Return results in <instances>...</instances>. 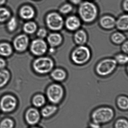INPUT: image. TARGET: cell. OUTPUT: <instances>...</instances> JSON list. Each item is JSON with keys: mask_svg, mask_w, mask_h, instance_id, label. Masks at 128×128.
Returning a JSON list of instances; mask_svg holds the SVG:
<instances>
[{"mask_svg": "<svg viewBox=\"0 0 128 128\" xmlns=\"http://www.w3.org/2000/svg\"><path fill=\"white\" fill-rule=\"evenodd\" d=\"M115 115V111L112 108L109 106H101L92 111L90 119L91 121L102 126L111 122Z\"/></svg>", "mask_w": 128, "mask_h": 128, "instance_id": "1", "label": "cell"}, {"mask_svg": "<svg viewBox=\"0 0 128 128\" xmlns=\"http://www.w3.org/2000/svg\"><path fill=\"white\" fill-rule=\"evenodd\" d=\"M79 4L78 14L80 20L87 23L94 21L98 15L97 6L89 1L82 2Z\"/></svg>", "mask_w": 128, "mask_h": 128, "instance_id": "2", "label": "cell"}, {"mask_svg": "<svg viewBox=\"0 0 128 128\" xmlns=\"http://www.w3.org/2000/svg\"><path fill=\"white\" fill-rule=\"evenodd\" d=\"M91 52L89 48L85 45L78 46L71 52V58L74 64L79 65L87 63L91 58Z\"/></svg>", "mask_w": 128, "mask_h": 128, "instance_id": "3", "label": "cell"}, {"mask_svg": "<svg viewBox=\"0 0 128 128\" xmlns=\"http://www.w3.org/2000/svg\"><path fill=\"white\" fill-rule=\"evenodd\" d=\"M46 95L51 104L58 106L62 102L64 98V90L60 84H53L47 88Z\"/></svg>", "mask_w": 128, "mask_h": 128, "instance_id": "4", "label": "cell"}, {"mask_svg": "<svg viewBox=\"0 0 128 128\" xmlns=\"http://www.w3.org/2000/svg\"><path fill=\"white\" fill-rule=\"evenodd\" d=\"M117 62L113 58H106L102 60L97 65L96 73L99 76H105L111 74L116 68Z\"/></svg>", "mask_w": 128, "mask_h": 128, "instance_id": "5", "label": "cell"}, {"mask_svg": "<svg viewBox=\"0 0 128 128\" xmlns=\"http://www.w3.org/2000/svg\"><path fill=\"white\" fill-rule=\"evenodd\" d=\"M46 22L49 29L53 31H58L64 26V20L61 15L55 12L49 13L46 16Z\"/></svg>", "mask_w": 128, "mask_h": 128, "instance_id": "6", "label": "cell"}, {"mask_svg": "<svg viewBox=\"0 0 128 128\" xmlns=\"http://www.w3.org/2000/svg\"><path fill=\"white\" fill-rule=\"evenodd\" d=\"M54 66L53 60L49 57H41L35 60L33 64L35 70L41 74L51 72Z\"/></svg>", "mask_w": 128, "mask_h": 128, "instance_id": "7", "label": "cell"}, {"mask_svg": "<svg viewBox=\"0 0 128 128\" xmlns=\"http://www.w3.org/2000/svg\"><path fill=\"white\" fill-rule=\"evenodd\" d=\"M31 50L36 56L43 55L47 52V45L42 39H36L32 41L31 46Z\"/></svg>", "mask_w": 128, "mask_h": 128, "instance_id": "8", "label": "cell"}, {"mask_svg": "<svg viewBox=\"0 0 128 128\" xmlns=\"http://www.w3.org/2000/svg\"><path fill=\"white\" fill-rule=\"evenodd\" d=\"M17 101L16 98L12 96L6 95L4 96L0 102L1 109L4 112L12 111L16 108Z\"/></svg>", "mask_w": 128, "mask_h": 128, "instance_id": "9", "label": "cell"}, {"mask_svg": "<svg viewBox=\"0 0 128 128\" xmlns=\"http://www.w3.org/2000/svg\"><path fill=\"white\" fill-rule=\"evenodd\" d=\"M64 25L68 30L76 31L79 29L81 26V20L75 15L69 16L64 21Z\"/></svg>", "mask_w": 128, "mask_h": 128, "instance_id": "10", "label": "cell"}, {"mask_svg": "<svg viewBox=\"0 0 128 128\" xmlns=\"http://www.w3.org/2000/svg\"><path fill=\"white\" fill-rule=\"evenodd\" d=\"M15 49L19 52H23L27 49L29 44V38L25 34H21L16 38L14 41Z\"/></svg>", "mask_w": 128, "mask_h": 128, "instance_id": "11", "label": "cell"}, {"mask_svg": "<svg viewBox=\"0 0 128 128\" xmlns=\"http://www.w3.org/2000/svg\"><path fill=\"white\" fill-rule=\"evenodd\" d=\"M116 20L109 15H105L100 18L99 21L101 28L106 30L112 29L115 27Z\"/></svg>", "mask_w": 128, "mask_h": 128, "instance_id": "12", "label": "cell"}, {"mask_svg": "<svg viewBox=\"0 0 128 128\" xmlns=\"http://www.w3.org/2000/svg\"><path fill=\"white\" fill-rule=\"evenodd\" d=\"M47 40L50 47L55 48L62 44L63 41V38L59 33L54 32L51 33L48 35Z\"/></svg>", "mask_w": 128, "mask_h": 128, "instance_id": "13", "label": "cell"}, {"mask_svg": "<svg viewBox=\"0 0 128 128\" xmlns=\"http://www.w3.org/2000/svg\"><path fill=\"white\" fill-rule=\"evenodd\" d=\"M40 115L38 110L34 108H31L26 114V119L27 122L31 125L37 124L40 119Z\"/></svg>", "mask_w": 128, "mask_h": 128, "instance_id": "14", "label": "cell"}, {"mask_svg": "<svg viewBox=\"0 0 128 128\" xmlns=\"http://www.w3.org/2000/svg\"><path fill=\"white\" fill-rule=\"evenodd\" d=\"M74 40L78 46L85 45L88 40L87 33L84 30L78 29L74 35Z\"/></svg>", "mask_w": 128, "mask_h": 128, "instance_id": "15", "label": "cell"}, {"mask_svg": "<svg viewBox=\"0 0 128 128\" xmlns=\"http://www.w3.org/2000/svg\"><path fill=\"white\" fill-rule=\"evenodd\" d=\"M19 15L24 19L30 20L34 16L35 11L31 6L25 5L22 6L20 10Z\"/></svg>", "mask_w": 128, "mask_h": 128, "instance_id": "16", "label": "cell"}, {"mask_svg": "<svg viewBox=\"0 0 128 128\" xmlns=\"http://www.w3.org/2000/svg\"><path fill=\"white\" fill-rule=\"evenodd\" d=\"M58 110V107L57 105L52 104H49L45 106L42 109L41 115L44 118H50L56 114Z\"/></svg>", "mask_w": 128, "mask_h": 128, "instance_id": "17", "label": "cell"}, {"mask_svg": "<svg viewBox=\"0 0 128 128\" xmlns=\"http://www.w3.org/2000/svg\"><path fill=\"white\" fill-rule=\"evenodd\" d=\"M50 74L51 77L57 82H62L67 78V74L62 68H56L53 69Z\"/></svg>", "mask_w": 128, "mask_h": 128, "instance_id": "18", "label": "cell"}, {"mask_svg": "<svg viewBox=\"0 0 128 128\" xmlns=\"http://www.w3.org/2000/svg\"><path fill=\"white\" fill-rule=\"evenodd\" d=\"M115 27L119 30L126 31L128 29V16L123 14L120 16L116 21Z\"/></svg>", "mask_w": 128, "mask_h": 128, "instance_id": "19", "label": "cell"}, {"mask_svg": "<svg viewBox=\"0 0 128 128\" xmlns=\"http://www.w3.org/2000/svg\"><path fill=\"white\" fill-rule=\"evenodd\" d=\"M117 108L122 111H127L128 109V98L125 96H121L116 100Z\"/></svg>", "mask_w": 128, "mask_h": 128, "instance_id": "20", "label": "cell"}, {"mask_svg": "<svg viewBox=\"0 0 128 128\" xmlns=\"http://www.w3.org/2000/svg\"><path fill=\"white\" fill-rule=\"evenodd\" d=\"M111 40L113 43L117 45H119L122 44L126 40V38L124 34L121 32H117L112 34Z\"/></svg>", "mask_w": 128, "mask_h": 128, "instance_id": "21", "label": "cell"}, {"mask_svg": "<svg viewBox=\"0 0 128 128\" xmlns=\"http://www.w3.org/2000/svg\"><path fill=\"white\" fill-rule=\"evenodd\" d=\"M12 52V48L10 44L7 43H0V55L7 57L11 55Z\"/></svg>", "mask_w": 128, "mask_h": 128, "instance_id": "22", "label": "cell"}, {"mask_svg": "<svg viewBox=\"0 0 128 128\" xmlns=\"http://www.w3.org/2000/svg\"><path fill=\"white\" fill-rule=\"evenodd\" d=\"M37 26V24L33 22H29L25 23L23 26L24 31L28 34H32L35 32Z\"/></svg>", "mask_w": 128, "mask_h": 128, "instance_id": "23", "label": "cell"}, {"mask_svg": "<svg viewBox=\"0 0 128 128\" xmlns=\"http://www.w3.org/2000/svg\"><path fill=\"white\" fill-rule=\"evenodd\" d=\"M10 76V73L7 70L0 71V88L3 87L7 83Z\"/></svg>", "mask_w": 128, "mask_h": 128, "instance_id": "24", "label": "cell"}, {"mask_svg": "<svg viewBox=\"0 0 128 128\" xmlns=\"http://www.w3.org/2000/svg\"><path fill=\"white\" fill-rule=\"evenodd\" d=\"M46 102V99L45 97L42 95H37L33 98V104L37 107L43 106L45 104Z\"/></svg>", "mask_w": 128, "mask_h": 128, "instance_id": "25", "label": "cell"}, {"mask_svg": "<svg viewBox=\"0 0 128 128\" xmlns=\"http://www.w3.org/2000/svg\"><path fill=\"white\" fill-rule=\"evenodd\" d=\"M113 128H128L127 119L123 117L117 119L113 124Z\"/></svg>", "mask_w": 128, "mask_h": 128, "instance_id": "26", "label": "cell"}, {"mask_svg": "<svg viewBox=\"0 0 128 128\" xmlns=\"http://www.w3.org/2000/svg\"><path fill=\"white\" fill-rule=\"evenodd\" d=\"M73 9V8L71 4L66 3L60 7L59 9V12L63 15H67L71 12Z\"/></svg>", "mask_w": 128, "mask_h": 128, "instance_id": "27", "label": "cell"}, {"mask_svg": "<svg viewBox=\"0 0 128 128\" xmlns=\"http://www.w3.org/2000/svg\"><path fill=\"white\" fill-rule=\"evenodd\" d=\"M11 16V13L7 8L0 7V22L7 20Z\"/></svg>", "mask_w": 128, "mask_h": 128, "instance_id": "28", "label": "cell"}, {"mask_svg": "<svg viewBox=\"0 0 128 128\" xmlns=\"http://www.w3.org/2000/svg\"><path fill=\"white\" fill-rule=\"evenodd\" d=\"M114 59L115 60L117 64L121 65H124L128 63V57L126 54H119L116 55Z\"/></svg>", "mask_w": 128, "mask_h": 128, "instance_id": "29", "label": "cell"}, {"mask_svg": "<svg viewBox=\"0 0 128 128\" xmlns=\"http://www.w3.org/2000/svg\"><path fill=\"white\" fill-rule=\"evenodd\" d=\"M17 20L15 17H13L9 20L7 23V28L10 31H13L17 27Z\"/></svg>", "mask_w": 128, "mask_h": 128, "instance_id": "30", "label": "cell"}, {"mask_svg": "<svg viewBox=\"0 0 128 128\" xmlns=\"http://www.w3.org/2000/svg\"><path fill=\"white\" fill-rule=\"evenodd\" d=\"M14 122L10 119H5L3 120L0 125L1 128H13Z\"/></svg>", "mask_w": 128, "mask_h": 128, "instance_id": "31", "label": "cell"}, {"mask_svg": "<svg viewBox=\"0 0 128 128\" xmlns=\"http://www.w3.org/2000/svg\"><path fill=\"white\" fill-rule=\"evenodd\" d=\"M47 34V32L45 28H40L37 33V35L40 39H43L46 37Z\"/></svg>", "mask_w": 128, "mask_h": 128, "instance_id": "32", "label": "cell"}, {"mask_svg": "<svg viewBox=\"0 0 128 128\" xmlns=\"http://www.w3.org/2000/svg\"><path fill=\"white\" fill-rule=\"evenodd\" d=\"M121 50L123 53L127 54L128 52V42L126 40L122 44Z\"/></svg>", "mask_w": 128, "mask_h": 128, "instance_id": "33", "label": "cell"}, {"mask_svg": "<svg viewBox=\"0 0 128 128\" xmlns=\"http://www.w3.org/2000/svg\"><path fill=\"white\" fill-rule=\"evenodd\" d=\"M102 126L90 120L88 124V128H101Z\"/></svg>", "mask_w": 128, "mask_h": 128, "instance_id": "34", "label": "cell"}, {"mask_svg": "<svg viewBox=\"0 0 128 128\" xmlns=\"http://www.w3.org/2000/svg\"><path fill=\"white\" fill-rule=\"evenodd\" d=\"M122 8L125 12L128 10V0H124L122 3Z\"/></svg>", "mask_w": 128, "mask_h": 128, "instance_id": "35", "label": "cell"}, {"mask_svg": "<svg viewBox=\"0 0 128 128\" xmlns=\"http://www.w3.org/2000/svg\"><path fill=\"white\" fill-rule=\"evenodd\" d=\"M6 62L3 58H0V69H2L5 68L6 66Z\"/></svg>", "mask_w": 128, "mask_h": 128, "instance_id": "36", "label": "cell"}, {"mask_svg": "<svg viewBox=\"0 0 128 128\" xmlns=\"http://www.w3.org/2000/svg\"><path fill=\"white\" fill-rule=\"evenodd\" d=\"M70 2L75 5L79 4L82 2V0H69Z\"/></svg>", "mask_w": 128, "mask_h": 128, "instance_id": "37", "label": "cell"}, {"mask_svg": "<svg viewBox=\"0 0 128 128\" xmlns=\"http://www.w3.org/2000/svg\"><path fill=\"white\" fill-rule=\"evenodd\" d=\"M6 2V0H0V6L3 5L5 4Z\"/></svg>", "mask_w": 128, "mask_h": 128, "instance_id": "38", "label": "cell"}, {"mask_svg": "<svg viewBox=\"0 0 128 128\" xmlns=\"http://www.w3.org/2000/svg\"></svg>", "mask_w": 128, "mask_h": 128, "instance_id": "39", "label": "cell"}]
</instances>
